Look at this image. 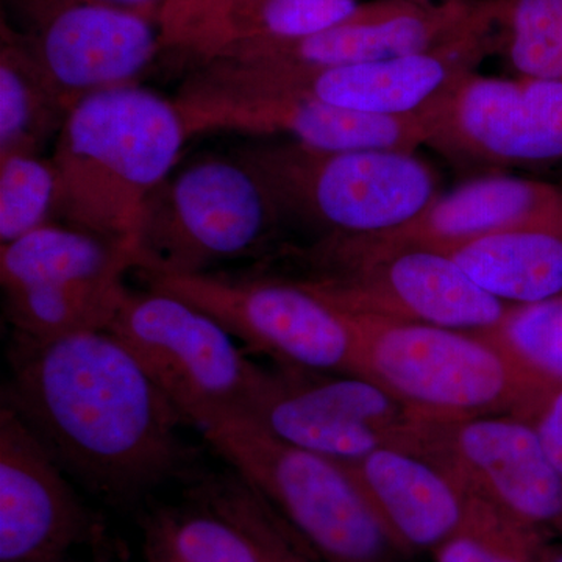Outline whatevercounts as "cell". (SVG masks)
<instances>
[{
	"mask_svg": "<svg viewBox=\"0 0 562 562\" xmlns=\"http://www.w3.org/2000/svg\"><path fill=\"white\" fill-rule=\"evenodd\" d=\"M413 2H417V3H432V2H435V0H413Z\"/></svg>",
	"mask_w": 562,
	"mask_h": 562,
	"instance_id": "obj_36",
	"label": "cell"
},
{
	"mask_svg": "<svg viewBox=\"0 0 562 562\" xmlns=\"http://www.w3.org/2000/svg\"><path fill=\"white\" fill-rule=\"evenodd\" d=\"M191 136L280 135L313 150H408L425 146L420 117L358 113L308 95L247 90L192 74L176 98Z\"/></svg>",
	"mask_w": 562,
	"mask_h": 562,
	"instance_id": "obj_15",
	"label": "cell"
},
{
	"mask_svg": "<svg viewBox=\"0 0 562 562\" xmlns=\"http://www.w3.org/2000/svg\"><path fill=\"white\" fill-rule=\"evenodd\" d=\"M138 266L131 247L60 221L0 246L2 291L124 280Z\"/></svg>",
	"mask_w": 562,
	"mask_h": 562,
	"instance_id": "obj_21",
	"label": "cell"
},
{
	"mask_svg": "<svg viewBox=\"0 0 562 562\" xmlns=\"http://www.w3.org/2000/svg\"><path fill=\"white\" fill-rule=\"evenodd\" d=\"M425 146L457 162L562 161V81L469 74L420 111Z\"/></svg>",
	"mask_w": 562,
	"mask_h": 562,
	"instance_id": "obj_12",
	"label": "cell"
},
{
	"mask_svg": "<svg viewBox=\"0 0 562 562\" xmlns=\"http://www.w3.org/2000/svg\"><path fill=\"white\" fill-rule=\"evenodd\" d=\"M502 5L503 0H373L305 38L255 47L202 66L244 79L269 80L386 60L501 27Z\"/></svg>",
	"mask_w": 562,
	"mask_h": 562,
	"instance_id": "obj_11",
	"label": "cell"
},
{
	"mask_svg": "<svg viewBox=\"0 0 562 562\" xmlns=\"http://www.w3.org/2000/svg\"><path fill=\"white\" fill-rule=\"evenodd\" d=\"M140 531L143 562H260L249 535L194 492L187 505L151 509Z\"/></svg>",
	"mask_w": 562,
	"mask_h": 562,
	"instance_id": "obj_25",
	"label": "cell"
},
{
	"mask_svg": "<svg viewBox=\"0 0 562 562\" xmlns=\"http://www.w3.org/2000/svg\"><path fill=\"white\" fill-rule=\"evenodd\" d=\"M98 2L110 3V5L121 7L139 13L150 14V16L160 20L161 11L165 9L168 0H98Z\"/></svg>",
	"mask_w": 562,
	"mask_h": 562,
	"instance_id": "obj_33",
	"label": "cell"
},
{
	"mask_svg": "<svg viewBox=\"0 0 562 562\" xmlns=\"http://www.w3.org/2000/svg\"><path fill=\"white\" fill-rule=\"evenodd\" d=\"M344 313L353 333L351 373L372 380L424 419L509 414L531 422L554 392L486 333Z\"/></svg>",
	"mask_w": 562,
	"mask_h": 562,
	"instance_id": "obj_3",
	"label": "cell"
},
{
	"mask_svg": "<svg viewBox=\"0 0 562 562\" xmlns=\"http://www.w3.org/2000/svg\"><path fill=\"white\" fill-rule=\"evenodd\" d=\"M22 33L63 105L138 85L165 50L160 20L98 0H13Z\"/></svg>",
	"mask_w": 562,
	"mask_h": 562,
	"instance_id": "obj_14",
	"label": "cell"
},
{
	"mask_svg": "<svg viewBox=\"0 0 562 562\" xmlns=\"http://www.w3.org/2000/svg\"><path fill=\"white\" fill-rule=\"evenodd\" d=\"M57 166L38 151L0 155V246L58 221Z\"/></svg>",
	"mask_w": 562,
	"mask_h": 562,
	"instance_id": "obj_26",
	"label": "cell"
},
{
	"mask_svg": "<svg viewBox=\"0 0 562 562\" xmlns=\"http://www.w3.org/2000/svg\"><path fill=\"white\" fill-rule=\"evenodd\" d=\"M99 562H111V561L106 560V558H101V560H99Z\"/></svg>",
	"mask_w": 562,
	"mask_h": 562,
	"instance_id": "obj_37",
	"label": "cell"
},
{
	"mask_svg": "<svg viewBox=\"0 0 562 562\" xmlns=\"http://www.w3.org/2000/svg\"><path fill=\"white\" fill-rule=\"evenodd\" d=\"M20 562H76V561L70 560L69 557H65V558H54V560H33V561H20ZM95 562H99V560Z\"/></svg>",
	"mask_w": 562,
	"mask_h": 562,
	"instance_id": "obj_35",
	"label": "cell"
},
{
	"mask_svg": "<svg viewBox=\"0 0 562 562\" xmlns=\"http://www.w3.org/2000/svg\"><path fill=\"white\" fill-rule=\"evenodd\" d=\"M446 254L483 291L508 305H528L562 295L561 233H494Z\"/></svg>",
	"mask_w": 562,
	"mask_h": 562,
	"instance_id": "obj_22",
	"label": "cell"
},
{
	"mask_svg": "<svg viewBox=\"0 0 562 562\" xmlns=\"http://www.w3.org/2000/svg\"><path fill=\"white\" fill-rule=\"evenodd\" d=\"M190 138L176 99L139 83L81 99L52 154L61 183L58 221L124 244L139 257L147 203L179 166Z\"/></svg>",
	"mask_w": 562,
	"mask_h": 562,
	"instance_id": "obj_2",
	"label": "cell"
},
{
	"mask_svg": "<svg viewBox=\"0 0 562 562\" xmlns=\"http://www.w3.org/2000/svg\"><path fill=\"white\" fill-rule=\"evenodd\" d=\"M198 430L322 562H413L342 462L281 441L241 414Z\"/></svg>",
	"mask_w": 562,
	"mask_h": 562,
	"instance_id": "obj_4",
	"label": "cell"
},
{
	"mask_svg": "<svg viewBox=\"0 0 562 562\" xmlns=\"http://www.w3.org/2000/svg\"><path fill=\"white\" fill-rule=\"evenodd\" d=\"M357 0H222L162 35L165 50L198 66L255 47L305 38L349 18Z\"/></svg>",
	"mask_w": 562,
	"mask_h": 562,
	"instance_id": "obj_20",
	"label": "cell"
},
{
	"mask_svg": "<svg viewBox=\"0 0 562 562\" xmlns=\"http://www.w3.org/2000/svg\"><path fill=\"white\" fill-rule=\"evenodd\" d=\"M151 290L171 292L214 317L247 349L273 364L351 372L353 333L346 313L279 276L135 271Z\"/></svg>",
	"mask_w": 562,
	"mask_h": 562,
	"instance_id": "obj_10",
	"label": "cell"
},
{
	"mask_svg": "<svg viewBox=\"0 0 562 562\" xmlns=\"http://www.w3.org/2000/svg\"><path fill=\"white\" fill-rule=\"evenodd\" d=\"M501 27L472 33L436 49L357 63L286 79H244L209 69L205 79L247 90L308 95L358 113L414 116L454 81L476 72L498 44Z\"/></svg>",
	"mask_w": 562,
	"mask_h": 562,
	"instance_id": "obj_17",
	"label": "cell"
},
{
	"mask_svg": "<svg viewBox=\"0 0 562 562\" xmlns=\"http://www.w3.org/2000/svg\"><path fill=\"white\" fill-rule=\"evenodd\" d=\"M222 0H168L161 11L160 24L162 33L179 27L183 22L190 21L195 14L202 13Z\"/></svg>",
	"mask_w": 562,
	"mask_h": 562,
	"instance_id": "obj_32",
	"label": "cell"
},
{
	"mask_svg": "<svg viewBox=\"0 0 562 562\" xmlns=\"http://www.w3.org/2000/svg\"><path fill=\"white\" fill-rule=\"evenodd\" d=\"M283 222L260 173L239 157L209 154L177 166L151 194L136 271L216 272L257 255Z\"/></svg>",
	"mask_w": 562,
	"mask_h": 562,
	"instance_id": "obj_7",
	"label": "cell"
},
{
	"mask_svg": "<svg viewBox=\"0 0 562 562\" xmlns=\"http://www.w3.org/2000/svg\"><path fill=\"white\" fill-rule=\"evenodd\" d=\"M235 151L260 173L283 221L319 238L394 231L439 195L438 176L414 151L313 150L284 139Z\"/></svg>",
	"mask_w": 562,
	"mask_h": 562,
	"instance_id": "obj_5",
	"label": "cell"
},
{
	"mask_svg": "<svg viewBox=\"0 0 562 562\" xmlns=\"http://www.w3.org/2000/svg\"><path fill=\"white\" fill-rule=\"evenodd\" d=\"M7 358L2 405L103 502L133 505L187 471V420L109 330L11 339Z\"/></svg>",
	"mask_w": 562,
	"mask_h": 562,
	"instance_id": "obj_1",
	"label": "cell"
},
{
	"mask_svg": "<svg viewBox=\"0 0 562 562\" xmlns=\"http://www.w3.org/2000/svg\"><path fill=\"white\" fill-rule=\"evenodd\" d=\"M105 538L68 472L9 406L0 408V562L54 560Z\"/></svg>",
	"mask_w": 562,
	"mask_h": 562,
	"instance_id": "obj_16",
	"label": "cell"
},
{
	"mask_svg": "<svg viewBox=\"0 0 562 562\" xmlns=\"http://www.w3.org/2000/svg\"><path fill=\"white\" fill-rule=\"evenodd\" d=\"M292 258L301 272L290 279L342 312L486 333L513 306L483 291L449 254L428 247L324 236Z\"/></svg>",
	"mask_w": 562,
	"mask_h": 562,
	"instance_id": "obj_6",
	"label": "cell"
},
{
	"mask_svg": "<svg viewBox=\"0 0 562 562\" xmlns=\"http://www.w3.org/2000/svg\"><path fill=\"white\" fill-rule=\"evenodd\" d=\"M27 41L2 22L0 44V155L38 151L57 138L68 116Z\"/></svg>",
	"mask_w": 562,
	"mask_h": 562,
	"instance_id": "obj_23",
	"label": "cell"
},
{
	"mask_svg": "<svg viewBox=\"0 0 562 562\" xmlns=\"http://www.w3.org/2000/svg\"><path fill=\"white\" fill-rule=\"evenodd\" d=\"M241 416L281 441L344 464L382 447L419 452L428 422L358 373L281 364L260 366Z\"/></svg>",
	"mask_w": 562,
	"mask_h": 562,
	"instance_id": "obj_9",
	"label": "cell"
},
{
	"mask_svg": "<svg viewBox=\"0 0 562 562\" xmlns=\"http://www.w3.org/2000/svg\"><path fill=\"white\" fill-rule=\"evenodd\" d=\"M542 542L536 552L535 562H562V542Z\"/></svg>",
	"mask_w": 562,
	"mask_h": 562,
	"instance_id": "obj_34",
	"label": "cell"
},
{
	"mask_svg": "<svg viewBox=\"0 0 562 562\" xmlns=\"http://www.w3.org/2000/svg\"><path fill=\"white\" fill-rule=\"evenodd\" d=\"M542 539L494 514L432 553L435 562H535Z\"/></svg>",
	"mask_w": 562,
	"mask_h": 562,
	"instance_id": "obj_30",
	"label": "cell"
},
{
	"mask_svg": "<svg viewBox=\"0 0 562 562\" xmlns=\"http://www.w3.org/2000/svg\"><path fill=\"white\" fill-rule=\"evenodd\" d=\"M554 468L562 476V387L552 392L531 419Z\"/></svg>",
	"mask_w": 562,
	"mask_h": 562,
	"instance_id": "obj_31",
	"label": "cell"
},
{
	"mask_svg": "<svg viewBox=\"0 0 562 562\" xmlns=\"http://www.w3.org/2000/svg\"><path fill=\"white\" fill-rule=\"evenodd\" d=\"M346 468L392 538L414 558L432 557L497 513L441 464L413 450L382 447Z\"/></svg>",
	"mask_w": 562,
	"mask_h": 562,
	"instance_id": "obj_18",
	"label": "cell"
},
{
	"mask_svg": "<svg viewBox=\"0 0 562 562\" xmlns=\"http://www.w3.org/2000/svg\"><path fill=\"white\" fill-rule=\"evenodd\" d=\"M512 231L562 235V191L546 181L484 176L436 195L402 227L366 236L384 246H417L447 251L472 239Z\"/></svg>",
	"mask_w": 562,
	"mask_h": 562,
	"instance_id": "obj_19",
	"label": "cell"
},
{
	"mask_svg": "<svg viewBox=\"0 0 562 562\" xmlns=\"http://www.w3.org/2000/svg\"><path fill=\"white\" fill-rule=\"evenodd\" d=\"M486 335L550 390L562 387V295L513 305L501 325Z\"/></svg>",
	"mask_w": 562,
	"mask_h": 562,
	"instance_id": "obj_29",
	"label": "cell"
},
{
	"mask_svg": "<svg viewBox=\"0 0 562 562\" xmlns=\"http://www.w3.org/2000/svg\"><path fill=\"white\" fill-rule=\"evenodd\" d=\"M201 495L249 535L260 562H322L249 484L231 471L198 484Z\"/></svg>",
	"mask_w": 562,
	"mask_h": 562,
	"instance_id": "obj_27",
	"label": "cell"
},
{
	"mask_svg": "<svg viewBox=\"0 0 562 562\" xmlns=\"http://www.w3.org/2000/svg\"><path fill=\"white\" fill-rule=\"evenodd\" d=\"M125 291L124 280L3 291L11 339L44 342L81 331L106 330Z\"/></svg>",
	"mask_w": 562,
	"mask_h": 562,
	"instance_id": "obj_24",
	"label": "cell"
},
{
	"mask_svg": "<svg viewBox=\"0 0 562 562\" xmlns=\"http://www.w3.org/2000/svg\"><path fill=\"white\" fill-rule=\"evenodd\" d=\"M420 454L542 541L562 538V476L530 420L509 414L428 420Z\"/></svg>",
	"mask_w": 562,
	"mask_h": 562,
	"instance_id": "obj_13",
	"label": "cell"
},
{
	"mask_svg": "<svg viewBox=\"0 0 562 562\" xmlns=\"http://www.w3.org/2000/svg\"><path fill=\"white\" fill-rule=\"evenodd\" d=\"M501 32L519 76L562 81V0H503Z\"/></svg>",
	"mask_w": 562,
	"mask_h": 562,
	"instance_id": "obj_28",
	"label": "cell"
},
{
	"mask_svg": "<svg viewBox=\"0 0 562 562\" xmlns=\"http://www.w3.org/2000/svg\"><path fill=\"white\" fill-rule=\"evenodd\" d=\"M179 409L188 425L244 414L260 366L232 333L171 292L125 291L106 328Z\"/></svg>",
	"mask_w": 562,
	"mask_h": 562,
	"instance_id": "obj_8",
	"label": "cell"
}]
</instances>
